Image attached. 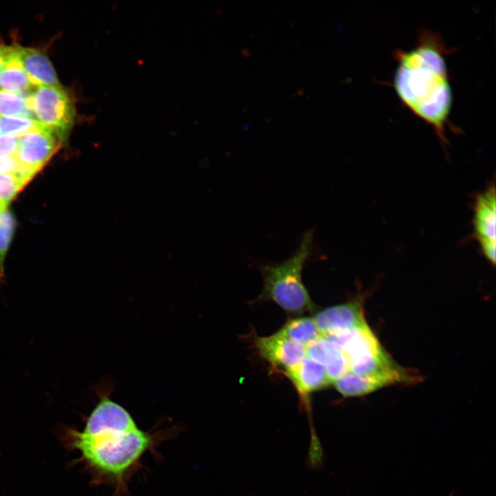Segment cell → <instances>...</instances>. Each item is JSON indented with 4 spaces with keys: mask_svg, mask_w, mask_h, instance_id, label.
<instances>
[{
    "mask_svg": "<svg viewBox=\"0 0 496 496\" xmlns=\"http://www.w3.org/2000/svg\"><path fill=\"white\" fill-rule=\"evenodd\" d=\"M163 435L139 428L129 412L103 393L83 428H67L63 437L67 447L79 453V462L94 485L112 488L114 496H126L143 456Z\"/></svg>",
    "mask_w": 496,
    "mask_h": 496,
    "instance_id": "obj_1",
    "label": "cell"
},
{
    "mask_svg": "<svg viewBox=\"0 0 496 496\" xmlns=\"http://www.w3.org/2000/svg\"><path fill=\"white\" fill-rule=\"evenodd\" d=\"M446 50L439 35L423 31L413 48L397 51L393 83L402 103L433 127L444 145L452 105Z\"/></svg>",
    "mask_w": 496,
    "mask_h": 496,
    "instance_id": "obj_2",
    "label": "cell"
},
{
    "mask_svg": "<svg viewBox=\"0 0 496 496\" xmlns=\"http://www.w3.org/2000/svg\"><path fill=\"white\" fill-rule=\"evenodd\" d=\"M313 229L306 231L295 251L282 262L258 265L263 281L259 300L272 301L295 314L314 309L302 278L304 267L313 252Z\"/></svg>",
    "mask_w": 496,
    "mask_h": 496,
    "instance_id": "obj_3",
    "label": "cell"
},
{
    "mask_svg": "<svg viewBox=\"0 0 496 496\" xmlns=\"http://www.w3.org/2000/svg\"><path fill=\"white\" fill-rule=\"evenodd\" d=\"M30 106L37 121L65 140L73 125L75 109L69 94L61 86H36L29 94Z\"/></svg>",
    "mask_w": 496,
    "mask_h": 496,
    "instance_id": "obj_4",
    "label": "cell"
},
{
    "mask_svg": "<svg viewBox=\"0 0 496 496\" xmlns=\"http://www.w3.org/2000/svg\"><path fill=\"white\" fill-rule=\"evenodd\" d=\"M62 141L54 130L37 122L32 129L17 136L14 156L19 164L37 173L59 149Z\"/></svg>",
    "mask_w": 496,
    "mask_h": 496,
    "instance_id": "obj_5",
    "label": "cell"
},
{
    "mask_svg": "<svg viewBox=\"0 0 496 496\" xmlns=\"http://www.w3.org/2000/svg\"><path fill=\"white\" fill-rule=\"evenodd\" d=\"M495 187L493 185L476 198L473 218L475 236L482 253L492 265L495 264Z\"/></svg>",
    "mask_w": 496,
    "mask_h": 496,
    "instance_id": "obj_6",
    "label": "cell"
},
{
    "mask_svg": "<svg viewBox=\"0 0 496 496\" xmlns=\"http://www.w3.org/2000/svg\"><path fill=\"white\" fill-rule=\"evenodd\" d=\"M313 320L323 337L367 324L364 315L363 298L318 311Z\"/></svg>",
    "mask_w": 496,
    "mask_h": 496,
    "instance_id": "obj_7",
    "label": "cell"
},
{
    "mask_svg": "<svg viewBox=\"0 0 496 496\" xmlns=\"http://www.w3.org/2000/svg\"><path fill=\"white\" fill-rule=\"evenodd\" d=\"M254 345L262 358L283 373L307 357L306 346L277 333L267 337H255Z\"/></svg>",
    "mask_w": 496,
    "mask_h": 496,
    "instance_id": "obj_8",
    "label": "cell"
},
{
    "mask_svg": "<svg viewBox=\"0 0 496 496\" xmlns=\"http://www.w3.org/2000/svg\"><path fill=\"white\" fill-rule=\"evenodd\" d=\"M284 374L292 382L299 395L304 410L309 414L311 413L309 395L331 383L324 367L308 357Z\"/></svg>",
    "mask_w": 496,
    "mask_h": 496,
    "instance_id": "obj_9",
    "label": "cell"
},
{
    "mask_svg": "<svg viewBox=\"0 0 496 496\" xmlns=\"http://www.w3.org/2000/svg\"><path fill=\"white\" fill-rule=\"evenodd\" d=\"M307 357L324 367L331 383L349 371L345 354L327 338L322 337L307 346Z\"/></svg>",
    "mask_w": 496,
    "mask_h": 496,
    "instance_id": "obj_10",
    "label": "cell"
},
{
    "mask_svg": "<svg viewBox=\"0 0 496 496\" xmlns=\"http://www.w3.org/2000/svg\"><path fill=\"white\" fill-rule=\"evenodd\" d=\"M15 48L19 59L34 87L61 86L55 70L46 55L34 48L17 45Z\"/></svg>",
    "mask_w": 496,
    "mask_h": 496,
    "instance_id": "obj_11",
    "label": "cell"
},
{
    "mask_svg": "<svg viewBox=\"0 0 496 496\" xmlns=\"http://www.w3.org/2000/svg\"><path fill=\"white\" fill-rule=\"evenodd\" d=\"M34 87L19 59L15 45L8 46L6 60L0 70V88L23 93Z\"/></svg>",
    "mask_w": 496,
    "mask_h": 496,
    "instance_id": "obj_12",
    "label": "cell"
},
{
    "mask_svg": "<svg viewBox=\"0 0 496 496\" xmlns=\"http://www.w3.org/2000/svg\"><path fill=\"white\" fill-rule=\"evenodd\" d=\"M333 384L344 397H360L393 384L386 378L358 375L350 371L334 381Z\"/></svg>",
    "mask_w": 496,
    "mask_h": 496,
    "instance_id": "obj_13",
    "label": "cell"
},
{
    "mask_svg": "<svg viewBox=\"0 0 496 496\" xmlns=\"http://www.w3.org/2000/svg\"><path fill=\"white\" fill-rule=\"evenodd\" d=\"M276 333L306 347L323 337L313 318L309 317L289 320Z\"/></svg>",
    "mask_w": 496,
    "mask_h": 496,
    "instance_id": "obj_14",
    "label": "cell"
},
{
    "mask_svg": "<svg viewBox=\"0 0 496 496\" xmlns=\"http://www.w3.org/2000/svg\"><path fill=\"white\" fill-rule=\"evenodd\" d=\"M30 92H13L0 90V116L33 118L34 115L29 101Z\"/></svg>",
    "mask_w": 496,
    "mask_h": 496,
    "instance_id": "obj_15",
    "label": "cell"
},
{
    "mask_svg": "<svg viewBox=\"0 0 496 496\" xmlns=\"http://www.w3.org/2000/svg\"><path fill=\"white\" fill-rule=\"evenodd\" d=\"M16 218L7 208L0 210V280L3 276V261L16 229Z\"/></svg>",
    "mask_w": 496,
    "mask_h": 496,
    "instance_id": "obj_16",
    "label": "cell"
},
{
    "mask_svg": "<svg viewBox=\"0 0 496 496\" xmlns=\"http://www.w3.org/2000/svg\"><path fill=\"white\" fill-rule=\"evenodd\" d=\"M37 122L24 116H0V136L17 137L32 129Z\"/></svg>",
    "mask_w": 496,
    "mask_h": 496,
    "instance_id": "obj_17",
    "label": "cell"
},
{
    "mask_svg": "<svg viewBox=\"0 0 496 496\" xmlns=\"http://www.w3.org/2000/svg\"><path fill=\"white\" fill-rule=\"evenodd\" d=\"M27 183L16 173L0 174V203L8 206Z\"/></svg>",
    "mask_w": 496,
    "mask_h": 496,
    "instance_id": "obj_18",
    "label": "cell"
},
{
    "mask_svg": "<svg viewBox=\"0 0 496 496\" xmlns=\"http://www.w3.org/2000/svg\"><path fill=\"white\" fill-rule=\"evenodd\" d=\"M311 441L305 465L309 470L320 471L324 466V454L312 422H310Z\"/></svg>",
    "mask_w": 496,
    "mask_h": 496,
    "instance_id": "obj_19",
    "label": "cell"
},
{
    "mask_svg": "<svg viewBox=\"0 0 496 496\" xmlns=\"http://www.w3.org/2000/svg\"><path fill=\"white\" fill-rule=\"evenodd\" d=\"M17 146V137L0 136V158L14 156Z\"/></svg>",
    "mask_w": 496,
    "mask_h": 496,
    "instance_id": "obj_20",
    "label": "cell"
},
{
    "mask_svg": "<svg viewBox=\"0 0 496 496\" xmlns=\"http://www.w3.org/2000/svg\"><path fill=\"white\" fill-rule=\"evenodd\" d=\"M19 167L20 164L15 156L0 158V174L15 173Z\"/></svg>",
    "mask_w": 496,
    "mask_h": 496,
    "instance_id": "obj_21",
    "label": "cell"
},
{
    "mask_svg": "<svg viewBox=\"0 0 496 496\" xmlns=\"http://www.w3.org/2000/svg\"><path fill=\"white\" fill-rule=\"evenodd\" d=\"M7 47L5 45H0V70L6 60Z\"/></svg>",
    "mask_w": 496,
    "mask_h": 496,
    "instance_id": "obj_22",
    "label": "cell"
},
{
    "mask_svg": "<svg viewBox=\"0 0 496 496\" xmlns=\"http://www.w3.org/2000/svg\"><path fill=\"white\" fill-rule=\"evenodd\" d=\"M5 208H7V206L0 203V210L5 209Z\"/></svg>",
    "mask_w": 496,
    "mask_h": 496,
    "instance_id": "obj_23",
    "label": "cell"
}]
</instances>
